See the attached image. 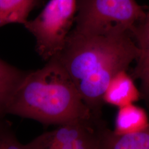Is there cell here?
<instances>
[{
	"mask_svg": "<svg viewBox=\"0 0 149 149\" xmlns=\"http://www.w3.org/2000/svg\"><path fill=\"white\" fill-rule=\"evenodd\" d=\"M0 118V149H28L27 145L22 144L10 128L8 123Z\"/></svg>",
	"mask_w": 149,
	"mask_h": 149,
	"instance_id": "cell-12",
	"label": "cell"
},
{
	"mask_svg": "<svg viewBox=\"0 0 149 149\" xmlns=\"http://www.w3.org/2000/svg\"><path fill=\"white\" fill-rule=\"evenodd\" d=\"M77 0H50L34 19L24 24L36 40V51L48 61L64 47L74 23Z\"/></svg>",
	"mask_w": 149,
	"mask_h": 149,
	"instance_id": "cell-4",
	"label": "cell"
},
{
	"mask_svg": "<svg viewBox=\"0 0 149 149\" xmlns=\"http://www.w3.org/2000/svg\"><path fill=\"white\" fill-rule=\"evenodd\" d=\"M42 0H0V27L10 23L23 25Z\"/></svg>",
	"mask_w": 149,
	"mask_h": 149,
	"instance_id": "cell-10",
	"label": "cell"
},
{
	"mask_svg": "<svg viewBox=\"0 0 149 149\" xmlns=\"http://www.w3.org/2000/svg\"><path fill=\"white\" fill-rule=\"evenodd\" d=\"M145 10V18L130 31L140 50L136 64L130 74L134 80H140L149 74V10Z\"/></svg>",
	"mask_w": 149,
	"mask_h": 149,
	"instance_id": "cell-7",
	"label": "cell"
},
{
	"mask_svg": "<svg viewBox=\"0 0 149 149\" xmlns=\"http://www.w3.org/2000/svg\"><path fill=\"white\" fill-rule=\"evenodd\" d=\"M134 81L127 71L117 73L109 82L104 93V103L119 108L138 101L141 95Z\"/></svg>",
	"mask_w": 149,
	"mask_h": 149,
	"instance_id": "cell-6",
	"label": "cell"
},
{
	"mask_svg": "<svg viewBox=\"0 0 149 149\" xmlns=\"http://www.w3.org/2000/svg\"><path fill=\"white\" fill-rule=\"evenodd\" d=\"M106 128L100 116L76 119L40 135L27 146L28 149H101Z\"/></svg>",
	"mask_w": 149,
	"mask_h": 149,
	"instance_id": "cell-5",
	"label": "cell"
},
{
	"mask_svg": "<svg viewBox=\"0 0 149 149\" xmlns=\"http://www.w3.org/2000/svg\"><path fill=\"white\" fill-rule=\"evenodd\" d=\"M146 14L135 0H77L72 31L85 35L130 32Z\"/></svg>",
	"mask_w": 149,
	"mask_h": 149,
	"instance_id": "cell-3",
	"label": "cell"
},
{
	"mask_svg": "<svg viewBox=\"0 0 149 149\" xmlns=\"http://www.w3.org/2000/svg\"><path fill=\"white\" fill-rule=\"evenodd\" d=\"M101 149H149V125L139 132L125 135H118L107 128Z\"/></svg>",
	"mask_w": 149,
	"mask_h": 149,
	"instance_id": "cell-9",
	"label": "cell"
},
{
	"mask_svg": "<svg viewBox=\"0 0 149 149\" xmlns=\"http://www.w3.org/2000/svg\"><path fill=\"white\" fill-rule=\"evenodd\" d=\"M144 8H145V9H148V10H149V6H145V7H144Z\"/></svg>",
	"mask_w": 149,
	"mask_h": 149,
	"instance_id": "cell-14",
	"label": "cell"
},
{
	"mask_svg": "<svg viewBox=\"0 0 149 149\" xmlns=\"http://www.w3.org/2000/svg\"><path fill=\"white\" fill-rule=\"evenodd\" d=\"M139 54L130 32L85 35L71 31L62 50L54 57L91 111L101 116L103 97L109 82L118 72L127 71Z\"/></svg>",
	"mask_w": 149,
	"mask_h": 149,
	"instance_id": "cell-1",
	"label": "cell"
},
{
	"mask_svg": "<svg viewBox=\"0 0 149 149\" xmlns=\"http://www.w3.org/2000/svg\"><path fill=\"white\" fill-rule=\"evenodd\" d=\"M28 72L0 59V118L6 114V106L11 95Z\"/></svg>",
	"mask_w": 149,
	"mask_h": 149,
	"instance_id": "cell-11",
	"label": "cell"
},
{
	"mask_svg": "<svg viewBox=\"0 0 149 149\" xmlns=\"http://www.w3.org/2000/svg\"><path fill=\"white\" fill-rule=\"evenodd\" d=\"M149 125L146 111L133 103L119 108L113 131L118 135L130 134L139 132Z\"/></svg>",
	"mask_w": 149,
	"mask_h": 149,
	"instance_id": "cell-8",
	"label": "cell"
},
{
	"mask_svg": "<svg viewBox=\"0 0 149 149\" xmlns=\"http://www.w3.org/2000/svg\"><path fill=\"white\" fill-rule=\"evenodd\" d=\"M141 82V95H143L149 104V74L140 79Z\"/></svg>",
	"mask_w": 149,
	"mask_h": 149,
	"instance_id": "cell-13",
	"label": "cell"
},
{
	"mask_svg": "<svg viewBox=\"0 0 149 149\" xmlns=\"http://www.w3.org/2000/svg\"><path fill=\"white\" fill-rule=\"evenodd\" d=\"M47 61L42 68L28 72L11 95L6 114L32 119L44 125H59L96 115L59 61L53 57Z\"/></svg>",
	"mask_w": 149,
	"mask_h": 149,
	"instance_id": "cell-2",
	"label": "cell"
}]
</instances>
